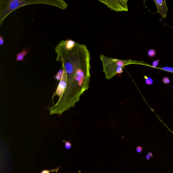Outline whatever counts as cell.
I'll return each mask as SVG.
<instances>
[{"label": "cell", "instance_id": "1", "mask_svg": "<svg viewBox=\"0 0 173 173\" xmlns=\"http://www.w3.org/2000/svg\"><path fill=\"white\" fill-rule=\"evenodd\" d=\"M50 5L62 9L68 5L62 0H0V26L5 18L16 9L22 6L33 4Z\"/></svg>", "mask_w": 173, "mask_h": 173}, {"label": "cell", "instance_id": "2", "mask_svg": "<svg viewBox=\"0 0 173 173\" xmlns=\"http://www.w3.org/2000/svg\"><path fill=\"white\" fill-rule=\"evenodd\" d=\"M100 58L103 66V71L106 74L108 73L115 74H121L123 72L122 68L128 65L147 64L143 62L140 61L111 58L103 54H101Z\"/></svg>", "mask_w": 173, "mask_h": 173}, {"label": "cell", "instance_id": "3", "mask_svg": "<svg viewBox=\"0 0 173 173\" xmlns=\"http://www.w3.org/2000/svg\"><path fill=\"white\" fill-rule=\"evenodd\" d=\"M100 2L106 5L107 7L111 10L116 12L128 11V8L127 6L128 0H99Z\"/></svg>", "mask_w": 173, "mask_h": 173}, {"label": "cell", "instance_id": "4", "mask_svg": "<svg viewBox=\"0 0 173 173\" xmlns=\"http://www.w3.org/2000/svg\"><path fill=\"white\" fill-rule=\"evenodd\" d=\"M158 8V12L163 18H166L167 16L168 8L165 0H154Z\"/></svg>", "mask_w": 173, "mask_h": 173}, {"label": "cell", "instance_id": "5", "mask_svg": "<svg viewBox=\"0 0 173 173\" xmlns=\"http://www.w3.org/2000/svg\"><path fill=\"white\" fill-rule=\"evenodd\" d=\"M63 74L62 78L61 80L60 83L59 84L56 93L57 95L59 96L60 97H61V96L62 95L66 86L67 75H66V73L65 70L63 68Z\"/></svg>", "mask_w": 173, "mask_h": 173}, {"label": "cell", "instance_id": "6", "mask_svg": "<svg viewBox=\"0 0 173 173\" xmlns=\"http://www.w3.org/2000/svg\"><path fill=\"white\" fill-rule=\"evenodd\" d=\"M28 51L27 49H23L21 52L18 53L16 57V61L17 62L21 61L23 60L25 57L28 54Z\"/></svg>", "mask_w": 173, "mask_h": 173}, {"label": "cell", "instance_id": "7", "mask_svg": "<svg viewBox=\"0 0 173 173\" xmlns=\"http://www.w3.org/2000/svg\"><path fill=\"white\" fill-rule=\"evenodd\" d=\"M157 52L155 49L153 48H151L147 51V54L148 56L150 58H153L156 55Z\"/></svg>", "mask_w": 173, "mask_h": 173}, {"label": "cell", "instance_id": "8", "mask_svg": "<svg viewBox=\"0 0 173 173\" xmlns=\"http://www.w3.org/2000/svg\"><path fill=\"white\" fill-rule=\"evenodd\" d=\"M145 79V83L147 85H152L153 83V80L151 78L148 77L147 76H145L144 77Z\"/></svg>", "mask_w": 173, "mask_h": 173}, {"label": "cell", "instance_id": "9", "mask_svg": "<svg viewBox=\"0 0 173 173\" xmlns=\"http://www.w3.org/2000/svg\"><path fill=\"white\" fill-rule=\"evenodd\" d=\"M63 74V70H60L57 73L56 76V79L58 80H61L62 78Z\"/></svg>", "mask_w": 173, "mask_h": 173}, {"label": "cell", "instance_id": "10", "mask_svg": "<svg viewBox=\"0 0 173 173\" xmlns=\"http://www.w3.org/2000/svg\"><path fill=\"white\" fill-rule=\"evenodd\" d=\"M159 68L161 69H162V70H165V71H167V72H169L173 73V68H172V67H160V68Z\"/></svg>", "mask_w": 173, "mask_h": 173}, {"label": "cell", "instance_id": "11", "mask_svg": "<svg viewBox=\"0 0 173 173\" xmlns=\"http://www.w3.org/2000/svg\"><path fill=\"white\" fill-rule=\"evenodd\" d=\"M162 82L164 84H168L170 83V79L167 77H165L163 79Z\"/></svg>", "mask_w": 173, "mask_h": 173}, {"label": "cell", "instance_id": "12", "mask_svg": "<svg viewBox=\"0 0 173 173\" xmlns=\"http://www.w3.org/2000/svg\"><path fill=\"white\" fill-rule=\"evenodd\" d=\"M160 60H158L154 61L153 62V63H152V67H154V68H156V67H157Z\"/></svg>", "mask_w": 173, "mask_h": 173}, {"label": "cell", "instance_id": "13", "mask_svg": "<svg viewBox=\"0 0 173 173\" xmlns=\"http://www.w3.org/2000/svg\"><path fill=\"white\" fill-rule=\"evenodd\" d=\"M65 147L66 149H67V150H69L71 149V147H72V145H71V143L69 141L66 142L65 143Z\"/></svg>", "mask_w": 173, "mask_h": 173}, {"label": "cell", "instance_id": "14", "mask_svg": "<svg viewBox=\"0 0 173 173\" xmlns=\"http://www.w3.org/2000/svg\"><path fill=\"white\" fill-rule=\"evenodd\" d=\"M142 150H143V149H142V147L141 146H138L136 148V151L137 153H141V152H142Z\"/></svg>", "mask_w": 173, "mask_h": 173}, {"label": "cell", "instance_id": "15", "mask_svg": "<svg viewBox=\"0 0 173 173\" xmlns=\"http://www.w3.org/2000/svg\"><path fill=\"white\" fill-rule=\"evenodd\" d=\"M4 43V40L3 38L1 36H0V46L2 45Z\"/></svg>", "mask_w": 173, "mask_h": 173}, {"label": "cell", "instance_id": "16", "mask_svg": "<svg viewBox=\"0 0 173 173\" xmlns=\"http://www.w3.org/2000/svg\"><path fill=\"white\" fill-rule=\"evenodd\" d=\"M75 80H76V81L78 82L80 81L82 79H82V78L79 77H77H77H75Z\"/></svg>", "mask_w": 173, "mask_h": 173}, {"label": "cell", "instance_id": "17", "mask_svg": "<svg viewBox=\"0 0 173 173\" xmlns=\"http://www.w3.org/2000/svg\"><path fill=\"white\" fill-rule=\"evenodd\" d=\"M84 80L82 79L79 82L78 84L79 86H81L82 85L84 81Z\"/></svg>", "mask_w": 173, "mask_h": 173}, {"label": "cell", "instance_id": "18", "mask_svg": "<svg viewBox=\"0 0 173 173\" xmlns=\"http://www.w3.org/2000/svg\"><path fill=\"white\" fill-rule=\"evenodd\" d=\"M147 155H149V156L150 157V158L152 157L153 156V154H152L151 152H150V153H148V154H147Z\"/></svg>", "mask_w": 173, "mask_h": 173}, {"label": "cell", "instance_id": "19", "mask_svg": "<svg viewBox=\"0 0 173 173\" xmlns=\"http://www.w3.org/2000/svg\"><path fill=\"white\" fill-rule=\"evenodd\" d=\"M41 173H49V172L47 170H44V171H43Z\"/></svg>", "mask_w": 173, "mask_h": 173}, {"label": "cell", "instance_id": "20", "mask_svg": "<svg viewBox=\"0 0 173 173\" xmlns=\"http://www.w3.org/2000/svg\"><path fill=\"white\" fill-rule=\"evenodd\" d=\"M150 157L149 156V155H147L146 156V159L147 160H149L150 159Z\"/></svg>", "mask_w": 173, "mask_h": 173}]
</instances>
